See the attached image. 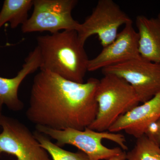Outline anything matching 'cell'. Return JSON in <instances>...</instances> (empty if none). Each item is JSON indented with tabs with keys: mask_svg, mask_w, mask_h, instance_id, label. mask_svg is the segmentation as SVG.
<instances>
[{
	"mask_svg": "<svg viewBox=\"0 0 160 160\" xmlns=\"http://www.w3.org/2000/svg\"><path fill=\"white\" fill-rule=\"evenodd\" d=\"M99 80L77 83L40 70L32 85L26 117L36 126L57 130H84L98 112L96 92Z\"/></svg>",
	"mask_w": 160,
	"mask_h": 160,
	"instance_id": "obj_1",
	"label": "cell"
},
{
	"mask_svg": "<svg viewBox=\"0 0 160 160\" xmlns=\"http://www.w3.org/2000/svg\"><path fill=\"white\" fill-rule=\"evenodd\" d=\"M41 55L40 70L66 80L84 82L89 59L75 30H64L37 38Z\"/></svg>",
	"mask_w": 160,
	"mask_h": 160,
	"instance_id": "obj_2",
	"label": "cell"
},
{
	"mask_svg": "<svg viewBox=\"0 0 160 160\" xmlns=\"http://www.w3.org/2000/svg\"><path fill=\"white\" fill-rule=\"evenodd\" d=\"M36 131L56 141L62 147L71 145L87 155L90 160H108L128 149L123 135L110 132H98L86 128L83 130L73 129L57 130L36 126Z\"/></svg>",
	"mask_w": 160,
	"mask_h": 160,
	"instance_id": "obj_3",
	"label": "cell"
},
{
	"mask_svg": "<svg viewBox=\"0 0 160 160\" xmlns=\"http://www.w3.org/2000/svg\"><path fill=\"white\" fill-rule=\"evenodd\" d=\"M96 99L98 104L97 115L87 128L98 132L108 131L120 117L140 102L130 84L122 78L111 74H104L99 80Z\"/></svg>",
	"mask_w": 160,
	"mask_h": 160,
	"instance_id": "obj_4",
	"label": "cell"
},
{
	"mask_svg": "<svg viewBox=\"0 0 160 160\" xmlns=\"http://www.w3.org/2000/svg\"><path fill=\"white\" fill-rule=\"evenodd\" d=\"M76 0H33L32 14L22 26L24 33L49 32L50 34L64 30H77L80 23L72 12Z\"/></svg>",
	"mask_w": 160,
	"mask_h": 160,
	"instance_id": "obj_5",
	"label": "cell"
},
{
	"mask_svg": "<svg viewBox=\"0 0 160 160\" xmlns=\"http://www.w3.org/2000/svg\"><path fill=\"white\" fill-rule=\"evenodd\" d=\"M131 22L129 16L114 1L100 0L91 14L80 23L76 31L83 45L92 36L97 35L104 48L115 39L121 26Z\"/></svg>",
	"mask_w": 160,
	"mask_h": 160,
	"instance_id": "obj_6",
	"label": "cell"
},
{
	"mask_svg": "<svg viewBox=\"0 0 160 160\" xmlns=\"http://www.w3.org/2000/svg\"><path fill=\"white\" fill-rule=\"evenodd\" d=\"M0 126V154L11 155L16 160H52L34 133L18 120L2 115Z\"/></svg>",
	"mask_w": 160,
	"mask_h": 160,
	"instance_id": "obj_7",
	"label": "cell"
},
{
	"mask_svg": "<svg viewBox=\"0 0 160 160\" xmlns=\"http://www.w3.org/2000/svg\"><path fill=\"white\" fill-rule=\"evenodd\" d=\"M131 85L140 102L144 103L160 92V65L139 57L102 69Z\"/></svg>",
	"mask_w": 160,
	"mask_h": 160,
	"instance_id": "obj_8",
	"label": "cell"
},
{
	"mask_svg": "<svg viewBox=\"0 0 160 160\" xmlns=\"http://www.w3.org/2000/svg\"><path fill=\"white\" fill-rule=\"evenodd\" d=\"M139 57L138 36L132 21L125 25L112 42L103 48L96 57L89 59L88 71H97Z\"/></svg>",
	"mask_w": 160,
	"mask_h": 160,
	"instance_id": "obj_9",
	"label": "cell"
},
{
	"mask_svg": "<svg viewBox=\"0 0 160 160\" xmlns=\"http://www.w3.org/2000/svg\"><path fill=\"white\" fill-rule=\"evenodd\" d=\"M160 118V92L142 105H138L119 118L108 131L117 133L124 130L136 138L146 133L149 126Z\"/></svg>",
	"mask_w": 160,
	"mask_h": 160,
	"instance_id": "obj_10",
	"label": "cell"
},
{
	"mask_svg": "<svg viewBox=\"0 0 160 160\" xmlns=\"http://www.w3.org/2000/svg\"><path fill=\"white\" fill-rule=\"evenodd\" d=\"M41 63L39 50L36 46L27 56L22 69L15 77L11 78L0 77V99L8 109L13 111L22 110L24 104L18 97L19 88L27 76L40 69Z\"/></svg>",
	"mask_w": 160,
	"mask_h": 160,
	"instance_id": "obj_11",
	"label": "cell"
},
{
	"mask_svg": "<svg viewBox=\"0 0 160 160\" xmlns=\"http://www.w3.org/2000/svg\"><path fill=\"white\" fill-rule=\"evenodd\" d=\"M141 57L160 65V22L141 15L136 19Z\"/></svg>",
	"mask_w": 160,
	"mask_h": 160,
	"instance_id": "obj_12",
	"label": "cell"
},
{
	"mask_svg": "<svg viewBox=\"0 0 160 160\" xmlns=\"http://www.w3.org/2000/svg\"><path fill=\"white\" fill-rule=\"evenodd\" d=\"M33 0H5L0 11V29L9 22L12 29L23 25L28 19Z\"/></svg>",
	"mask_w": 160,
	"mask_h": 160,
	"instance_id": "obj_13",
	"label": "cell"
},
{
	"mask_svg": "<svg viewBox=\"0 0 160 160\" xmlns=\"http://www.w3.org/2000/svg\"><path fill=\"white\" fill-rule=\"evenodd\" d=\"M126 160H160V146L144 135L137 139L133 149L126 153Z\"/></svg>",
	"mask_w": 160,
	"mask_h": 160,
	"instance_id": "obj_14",
	"label": "cell"
},
{
	"mask_svg": "<svg viewBox=\"0 0 160 160\" xmlns=\"http://www.w3.org/2000/svg\"><path fill=\"white\" fill-rule=\"evenodd\" d=\"M33 133L41 146L46 149L52 160H90L83 152H74L67 151L52 142L45 135L36 130Z\"/></svg>",
	"mask_w": 160,
	"mask_h": 160,
	"instance_id": "obj_15",
	"label": "cell"
},
{
	"mask_svg": "<svg viewBox=\"0 0 160 160\" xmlns=\"http://www.w3.org/2000/svg\"><path fill=\"white\" fill-rule=\"evenodd\" d=\"M145 135L160 146V118L156 122L149 126Z\"/></svg>",
	"mask_w": 160,
	"mask_h": 160,
	"instance_id": "obj_16",
	"label": "cell"
},
{
	"mask_svg": "<svg viewBox=\"0 0 160 160\" xmlns=\"http://www.w3.org/2000/svg\"><path fill=\"white\" fill-rule=\"evenodd\" d=\"M126 153L125 151L123 152L122 154L117 156L114 157L110 158L108 160H126Z\"/></svg>",
	"mask_w": 160,
	"mask_h": 160,
	"instance_id": "obj_17",
	"label": "cell"
},
{
	"mask_svg": "<svg viewBox=\"0 0 160 160\" xmlns=\"http://www.w3.org/2000/svg\"><path fill=\"white\" fill-rule=\"evenodd\" d=\"M3 105H4V104H3L2 101L0 99V121H1V118H2V110Z\"/></svg>",
	"mask_w": 160,
	"mask_h": 160,
	"instance_id": "obj_18",
	"label": "cell"
},
{
	"mask_svg": "<svg viewBox=\"0 0 160 160\" xmlns=\"http://www.w3.org/2000/svg\"><path fill=\"white\" fill-rule=\"evenodd\" d=\"M158 19L159 20L160 22V10L158 14V17H157Z\"/></svg>",
	"mask_w": 160,
	"mask_h": 160,
	"instance_id": "obj_19",
	"label": "cell"
}]
</instances>
